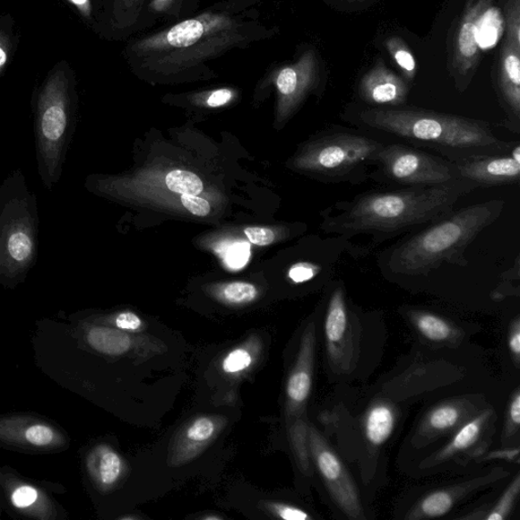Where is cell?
I'll list each match as a JSON object with an SVG mask.
<instances>
[{
	"instance_id": "cell-1",
	"label": "cell",
	"mask_w": 520,
	"mask_h": 520,
	"mask_svg": "<svg viewBox=\"0 0 520 520\" xmlns=\"http://www.w3.org/2000/svg\"><path fill=\"white\" fill-rule=\"evenodd\" d=\"M476 187L465 180L427 187L369 190L349 201L336 202L324 215L329 235H367L378 245L445 218L463 196Z\"/></svg>"
},
{
	"instance_id": "cell-2",
	"label": "cell",
	"mask_w": 520,
	"mask_h": 520,
	"mask_svg": "<svg viewBox=\"0 0 520 520\" xmlns=\"http://www.w3.org/2000/svg\"><path fill=\"white\" fill-rule=\"evenodd\" d=\"M350 117L358 126L426 147L450 161L507 154L515 145L500 140L484 121L425 109L372 107Z\"/></svg>"
},
{
	"instance_id": "cell-3",
	"label": "cell",
	"mask_w": 520,
	"mask_h": 520,
	"mask_svg": "<svg viewBox=\"0 0 520 520\" xmlns=\"http://www.w3.org/2000/svg\"><path fill=\"white\" fill-rule=\"evenodd\" d=\"M505 209L504 199H492L455 210L396 242L380 255V265L388 274L405 277L429 275L442 265L465 267L467 247Z\"/></svg>"
},
{
	"instance_id": "cell-4",
	"label": "cell",
	"mask_w": 520,
	"mask_h": 520,
	"mask_svg": "<svg viewBox=\"0 0 520 520\" xmlns=\"http://www.w3.org/2000/svg\"><path fill=\"white\" fill-rule=\"evenodd\" d=\"M37 197L22 170L0 185V284L14 288L36 265L39 244Z\"/></svg>"
},
{
	"instance_id": "cell-5",
	"label": "cell",
	"mask_w": 520,
	"mask_h": 520,
	"mask_svg": "<svg viewBox=\"0 0 520 520\" xmlns=\"http://www.w3.org/2000/svg\"><path fill=\"white\" fill-rule=\"evenodd\" d=\"M74 104L66 75H51L39 93L35 109V138L39 176L51 190L63 175L74 134Z\"/></svg>"
},
{
	"instance_id": "cell-6",
	"label": "cell",
	"mask_w": 520,
	"mask_h": 520,
	"mask_svg": "<svg viewBox=\"0 0 520 520\" xmlns=\"http://www.w3.org/2000/svg\"><path fill=\"white\" fill-rule=\"evenodd\" d=\"M385 144L351 130H329L311 144L302 165L329 184L362 185Z\"/></svg>"
},
{
	"instance_id": "cell-7",
	"label": "cell",
	"mask_w": 520,
	"mask_h": 520,
	"mask_svg": "<svg viewBox=\"0 0 520 520\" xmlns=\"http://www.w3.org/2000/svg\"><path fill=\"white\" fill-rule=\"evenodd\" d=\"M369 179L398 187L436 186L459 180L453 161L403 144H385Z\"/></svg>"
},
{
	"instance_id": "cell-8",
	"label": "cell",
	"mask_w": 520,
	"mask_h": 520,
	"mask_svg": "<svg viewBox=\"0 0 520 520\" xmlns=\"http://www.w3.org/2000/svg\"><path fill=\"white\" fill-rule=\"evenodd\" d=\"M308 449L335 505L350 519L365 518L360 494L350 472L315 428L308 431Z\"/></svg>"
},
{
	"instance_id": "cell-9",
	"label": "cell",
	"mask_w": 520,
	"mask_h": 520,
	"mask_svg": "<svg viewBox=\"0 0 520 520\" xmlns=\"http://www.w3.org/2000/svg\"><path fill=\"white\" fill-rule=\"evenodd\" d=\"M494 0H467L453 42L452 73L456 88L464 92L469 86L480 62V30Z\"/></svg>"
},
{
	"instance_id": "cell-10",
	"label": "cell",
	"mask_w": 520,
	"mask_h": 520,
	"mask_svg": "<svg viewBox=\"0 0 520 520\" xmlns=\"http://www.w3.org/2000/svg\"><path fill=\"white\" fill-rule=\"evenodd\" d=\"M459 180L470 182L476 188L517 185L520 161L511 151L507 154L478 155L453 161Z\"/></svg>"
},
{
	"instance_id": "cell-11",
	"label": "cell",
	"mask_w": 520,
	"mask_h": 520,
	"mask_svg": "<svg viewBox=\"0 0 520 520\" xmlns=\"http://www.w3.org/2000/svg\"><path fill=\"white\" fill-rule=\"evenodd\" d=\"M358 93L360 98L369 105L398 107L406 101L409 85L379 60L363 75Z\"/></svg>"
},
{
	"instance_id": "cell-12",
	"label": "cell",
	"mask_w": 520,
	"mask_h": 520,
	"mask_svg": "<svg viewBox=\"0 0 520 520\" xmlns=\"http://www.w3.org/2000/svg\"><path fill=\"white\" fill-rule=\"evenodd\" d=\"M493 415L492 410H485L473 415L454 432L449 444L433 455L426 464L441 465L466 455L482 456L486 449V444H484L483 440L487 435Z\"/></svg>"
},
{
	"instance_id": "cell-13",
	"label": "cell",
	"mask_w": 520,
	"mask_h": 520,
	"mask_svg": "<svg viewBox=\"0 0 520 520\" xmlns=\"http://www.w3.org/2000/svg\"><path fill=\"white\" fill-rule=\"evenodd\" d=\"M499 93L507 112L510 130L519 134L520 125V47L505 39L501 49Z\"/></svg>"
},
{
	"instance_id": "cell-14",
	"label": "cell",
	"mask_w": 520,
	"mask_h": 520,
	"mask_svg": "<svg viewBox=\"0 0 520 520\" xmlns=\"http://www.w3.org/2000/svg\"><path fill=\"white\" fill-rule=\"evenodd\" d=\"M325 337L329 356L339 363L350 345L351 315L344 285L337 283L331 295L325 315Z\"/></svg>"
},
{
	"instance_id": "cell-15",
	"label": "cell",
	"mask_w": 520,
	"mask_h": 520,
	"mask_svg": "<svg viewBox=\"0 0 520 520\" xmlns=\"http://www.w3.org/2000/svg\"><path fill=\"white\" fill-rule=\"evenodd\" d=\"M475 413V407L464 400L450 401L433 407L421 423L415 442L424 445L447 435L471 419Z\"/></svg>"
},
{
	"instance_id": "cell-16",
	"label": "cell",
	"mask_w": 520,
	"mask_h": 520,
	"mask_svg": "<svg viewBox=\"0 0 520 520\" xmlns=\"http://www.w3.org/2000/svg\"><path fill=\"white\" fill-rule=\"evenodd\" d=\"M315 343V326H309L287 384V396L293 411H302L307 404L314 379Z\"/></svg>"
},
{
	"instance_id": "cell-17",
	"label": "cell",
	"mask_w": 520,
	"mask_h": 520,
	"mask_svg": "<svg viewBox=\"0 0 520 520\" xmlns=\"http://www.w3.org/2000/svg\"><path fill=\"white\" fill-rule=\"evenodd\" d=\"M488 482V478H480L455 485L454 487L432 491L415 505L406 518L429 519L444 516L450 513L467 494L479 489L481 485Z\"/></svg>"
},
{
	"instance_id": "cell-18",
	"label": "cell",
	"mask_w": 520,
	"mask_h": 520,
	"mask_svg": "<svg viewBox=\"0 0 520 520\" xmlns=\"http://www.w3.org/2000/svg\"><path fill=\"white\" fill-rule=\"evenodd\" d=\"M396 421L397 414L393 405L384 402L371 405L363 419L367 444L372 447L383 446L392 436Z\"/></svg>"
},
{
	"instance_id": "cell-19",
	"label": "cell",
	"mask_w": 520,
	"mask_h": 520,
	"mask_svg": "<svg viewBox=\"0 0 520 520\" xmlns=\"http://www.w3.org/2000/svg\"><path fill=\"white\" fill-rule=\"evenodd\" d=\"M88 467L93 478L102 486H111L119 479L123 463L114 449L103 445L93 450Z\"/></svg>"
},
{
	"instance_id": "cell-20",
	"label": "cell",
	"mask_w": 520,
	"mask_h": 520,
	"mask_svg": "<svg viewBox=\"0 0 520 520\" xmlns=\"http://www.w3.org/2000/svg\"><path fill=\"white\" fill-rule=\"evenodd\" d=\"M410 318L425 339L435 343H446L455 339L457 333L446 319L432 312L414 310Z\"/></svg>"
},
{
	"instance_id": "cell-21",
	"label": "cell",
	"mask_w": 520,
	"mask_h": 520,
	"mask_svg": "<svg viewBox=\"0 0 520 520\" xmlns=\"http://www.w3.org/2000/svg\"><path fill=\"white\" fill-rule=\"evenodd\" d=\"M86 340L93 349L110 356H119L126 353L132 345L128 335L111 327L91 328L86 335Z\"/></svg>"
},
{
	"instance_id": "cell-22",
	"label": "cell",
	"mask_w": 520,
	"mask_h": 520,
	"mask_svg": "<svg viewBox=\"0 0 520 520\" xmlns=\"http://www.w3.org/2000/svg\"><path fill=\"white\" fill-rule=\"evenodd\" d=\"M204 25L197 20L182 22L167 33V41L173 47L193 46L204 36Z\"/></svg>"
},
{
	"instance_id": "cell-23",
	"label": "cell",
	"mask_w": 520,
	"mask_h": 520,
	"mask_svg": "<svg viewBox=\"0 0 520 520\" xmlns=\"http://www.w3.org/2000/svg\"><path fill=\"white\" fill-rule=\"evenodd\" d=\"M167 187L173 193L179 195H197L203 192L204 185L193 172L185 170H173L166 176Z\"/></svg>"
},
{
	"instance_id": "cell-24",
	"label": "cell",
	"mask_w": 520,
	"mask_h": 520,
	"mask_svg": "<svg viewBox=\"0 0 520 520\" xmlns=\"http://www.w3.org/2000/svg\"><path fill=\"white\" fill-rule=\"evenodd\" d=\"M386 49L407 80L413 81L417 72V64L409 47L403 39L393 37L386 41Z\"/></svg>"
},
{
	"instance_id": "cell-25",
	"label": "cell",
	"mask_w": 520,
	"mask_h": 520,
	"mask_svg": "<svg viewBox=\"0 0 520 520\" xmlns=\"http://www.w3.org/2000/svg\"><path fill=\"white\" fill-rule=\"evenodd\" d=\"M520 491V475H516L515 480L489 510L483 516L486 520H505L513 513Z\"/></svg>"
},
{
	"instance_id": "cell-26",
	"label": "cell",
	"mask_w": 520,
	"mask_h": 520,
	"mask_svg": "<svg viewBox=\"0 0 520 520\" xmlns=\"http://www.w3.org/2000/svg\"><path fill=\"white\" fill-rule=\"evenodd\" d=\"M23 437L28 445L36 447L54 445L57 441V435L54 428L46 424H34L24 430Z\"/></svg>"
},
{
	"instance_id": "cell-27",
	"label": "cell",
	"mask_w": 520,
	"mask_h": 520,
	"mask_svg": "<svg viewBox=\"0 0 520 520\" xmlns=\"http://www.w3.org/2000/svg\"><path fill=\"white\" fill-rule=\"evenodd\" d=\"M257 295L254 285L248 283H231L225 285L222 290V297L232 305H244L255 299Z\"/></svg>"
},
{
	"instance_id": "cell-28",
	"label": "cell",
	"mask_w": 520,
	"mask_h": 520,
	"mask_svg": "<svg viewBox=\"0 0 520 520\" xmlns=\"http://www.w3.org/2000/svg\"><path fill=\"white\" fill-rule=\"evenodd\" d=\"M222 256L225 264L233 270H239L248 262L250 246L245 242H234V244L222 248Z\"/></svg>"
},
{
	"instance_id": "cell-29",
	"label": "cell",
	"mask_w": 520,
	"mask_h": 520,
	"mask_svg": "<svg viewBox=\"0 0 520 520\" xmlns=\"http://www.w3.org/2000/svg\"><path fill=\"white\" fill-rule=\"evenodd\" d=\"M506 39L520 47V0H507Z\"/></svg>"
},
{
	"instance_id": "cell-30",
	"label": "cell",
	"mask_w": 520,
	"mask_h": 520,
	"mask_svg": "<svg viewBox=\"0 0 520 520\" xmlns=\"http://www.w3.org/2000/svg\"><path fill=\"white\" fill-rule=\"evenodd\" d=\"M251 363H253V357L248 351L236 349L225 358L222 367L226 374H238V372L247 369Z\"/></svg>"
},
{
	"instance_id": "cell-31",
	"label": "cell",
	"mask_w": 520,
	"mask_h": 520,
	"mask_svg": "<svg viewBox=\"0 0 520 520\" xmlns=\"http://www.w3.org/2000/svg\"><path fill=\"white\" fill-rule=\"evenodd\" d=\"M520 426V393L516 389L509 402L504 440L516 435Z\"/></svg>"
},
{
	"instance_id": "cell-32",
	"label": "cell",
	"mask_w": 520,
	"mask_h": 520,
	"mask_svg": "<svg viewBox=\"0 0 520 520\" xmlns=\"http://www.w3.org/2000/svg\"><path fill=\"white\" fill-rule=\"evenodd\" d=\"M215 423L210 418L195 420L187 430V438L194 442H205L215 435Z\"/></svg>"
},
{
	"instance_id": "cell-33",
	"label": "cell",
	"mask_w": 520,
	"mask_h": 520,
	"mask_svg": "<svg viewBox=\"0 0 520 520\" xmlns=\"http://www.w3.org/2000/svg\"><path fill=\"white\" fill-rule=\"evenodd\" d=\"M39 492L31 486L17 487L12 494L11 500L15 507L25 509L36 504Z\"/></svg>"
},
{
	"instance_id": "cell-34",
	"label": "cell",
	"mask_w": 520,
	"mask_h": 520,
	"mask_svg": "<svg viewBox=\"0 0 520 520\" xmlns=\"http://www.w3.org/2000/svg\"><path fill=\"white\" fill-rule=\"evenodd\" d=\"M181 203L185 209L195 215L205 216L210 214L211 205L202 197L192 195H182Z\"/></svg>"
},
{
	"instance_id": "cell-35",
	"label": "cell",
	"mask_w": 520,
	"mask_h": 520,
	"mask_svg": "<svg viewBox=\"0 0 520 520\" xmlns=\"http://www.w3.org/2000/svg\"><path fill=\"white\" fill-rule=\"evenodd\" d=\"M245 235L251 244L258 246L271 245L275 239V233L272 230L259 227L245 229Z\"/></svg>"
},
{
	"instance_id": "cell-36",
	"label": "cell",
	"mask_w": 520,
	"mask_h": 520,
	"mask_svg": "<svg viewBox=\"0 0 520 520\" xmlns=\"http://www.w3.org/2000/svg\"><path fill=\"white\" fill-rule=\"evenodd\" d=\"M508 346L511 356L515 360L516 366L519 365L520 360V319L516 316L511 323L508 335Z\"/></svg>"
},
{
	"instance_id": "cell-37",
	"label": "cell",
	"mask_w": 520,
	"mask_h": 520,
	"mask_svg": "<svg viewBox=\"0 0 520 520\" xmlns=\"http://www.w3.org/2000/svg\"><path fill=\"white\" fill-rule=\"evenodd\" d=\"M275 510L277 515L285 520H308L312 518L306 511L290 505H275Z\"/></svg>"
},
{
	"instance_id": "cell-38",
	"label": "cell",
	"mask_w": 520,
	"mask_h": 520,
	"mask_svg": "<svg viewBox=\"0 0 520 520\" xmlns=\"http://www.w3.org/2000/svg\"><path fill=\"white\" fill-rule=\"evenodd\" d=\"M493 459H499V461H506L510 463L519 462V448H505L493 450V452L483 455V461H493Z\"/></svg>"
},
{
	"instance_id": "cell-39",
	"label": "cell",
	"mask_w": 520,
	"mask_h": 520,
	"mask_svg": "<svg viewBox=\"0 0 520 520\" xmlns=\"http://www.w3.org/2000/svg\"><path fill=\"white\" fill-rule=\"evenodd\" d=\"M116 325L125 331H136L142 326V320L132 312H125L116 317Z\"/></svg>"
},
{
	"instance_id": "cell-40",
	"label": "cell",
	"mask_w": 520,
	"mask_h": 520,
	"mask_svg": "<svg viewBox=\"0 0 520 520\" xmlns=\"http://www.w3.org/2000/svg\"><path fill=\"white\" fill-rule=\"evenodd\" d=\"M232 99V92L226 89L214 92L207 99V105L210 107H220L227 104Z\"/></svg>"
},
{
	"instance_id": "cell-41",
	"label": "cell",
	"mask_w": 520,
	"mask_h": 520,
	"mask_svg": "<svg viewBox=\"0 0 520 520\" xmlns=\"http://www.w3.org/2000/svg\"><path fill=\"white\" fill-rule=\"evenodd\" d=\"M7 62L6 40L0 36V72Z\"/></svg>"
},
{
	"instance_id": "cell-42",
	"label": "cell",
	"mask_w": 520,
	"mask_h": 520,
	"mask_svg": "<svg viewBox=\"0 0 520 520\" xmlns=\"http://www.w3.org/2000/svg\"><path fill=\"white\" fill-rule=\"evenodd\" d=\"M75 4H84L85 0H73Z\"/></svg>"
},
{
	"instance_id": "cell-43",
	"label": "cell",
	"mask_w": 520,
	"mask_h": 520,
	"mask_svg": "<svg viewBox=\"0 0 520 520\" xmlns=\"http://www.w3.org/2000/svg\"><path fill=\"white\" fill-rule=\"evenodd\" d=\"M349 3H357V2H364V0H346Z\"/></svg>"
},
{
	"instance_id": "cell-44",
	"label": "cell",
	"mask_w": 520,
	"mask_h": 520,
	"mask_svg": "<svg viewBox=\"0 0 520 520\" xmlns=\"http://www.w3.org/2000/svg\"><path fill=\"white\" fill-rule=\"evenodd\" d=\"M162 2H166V0H162Z\"/></svg>"
}]
</instances>
